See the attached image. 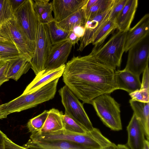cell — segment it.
I'll return each instance as SVG.
<instances>
[{"label": "cell", "instance_id": "obj_39", "mask_svg": "<svg viewBox=\"0 0 149 149\" xmlns=\"http://www.w3.org/2000/svg\"><path fill=\"white\" fill-rule=\"evenodd\" d=\"M85 31V26H81L74 27L72 30L77 36L80 38L84 35Z\"/></svg>", "mask_w": 149, "mask_h": 149}, {"label": "cell", "instance_id": "obj_17", "mask_svg": "<svg viewBox=\"0 0 149 149\" xmlns=\"http://www.w3.org/2000/svg\"><path fill=\"white\" fill-rule=\"evenodd\" d=\"M115 78L117 90H124L129 93L141 88L139 77L124 69L115 71Z\"/></svg>", "mask_w": 149, "mask_h": 149}, {"label": "cell", "instance_id": "obj_48", "mask_svg": "<svg viewBox=\"0 0 149 149\" xmlns=\"http://www.w3.org/2000/svg\"><path fill=\"white\" fill-rule=\"evenodd\" d=\"M7 62L4 61H0V68L5 64Z\"/></svg>", "mask_w": 149, "mask_h": 149}, {"label": "cell", "instance_id": "obj_49", "mask_svg": "<svg viewBox=\"0 0 149 149\" xmlns=\"http://www.w3.org/2000/svg\"><path fill=\"white\" fill-rule=\"evenodd\" d=\"M0 61H6L5 60L3 59V58L2 57H1V56H0Z\"/></svg>", "mask_w": 149, "mask_h": 149}, {"label": "cell", "instance_id": "obj_43", "mask_svg": "<svg viewBox=\"0 0 149 149\" xmlns=\"http://www.w3.org/2000/svg\"><path fill=\"white\" fill-rule=\"evenodd\" d=\"M7 115L4 112L2 107V104L0 105V119L6 118Z\"/></svg>", "mask_w": 149, "mask_h": 149}, {"label": "cell", "instance_id": "obj_12", "mask_svg": "<svg viewBox=\"0 0 149 149\" xmlns=\"http://www.w3.org/2000/svg\"><path fill=\"white\" fill-rule=\"evenodd\" d=\"M73 45L66 40L52 46L46 64L45 71L57 68L65 64Z\"/></svg>", "mask_w": 149, "mask_h": 149}, {"label": "cell", "instance_id": "obj_8", "mask_svg": "<svg viewBox=\"0 0 149 149\" xmlns=\"http://www.w3.org/2000/svg\"><path fill=\"white\" fill-rule=\"evenodd\" d=\"M52 47L47 24L40 23L35 41V48L31 68L37 75L45 69Z\"/></svg>", "mask_w": 149, "mask_h": 149}, {"label": "cell", "instance_id": "obj_5", "mask_svg": "<svg viewBox=\"0 0 149 149\" xmlns=\"http://www.w3.org/2000/svg\"><path fill=\"white\" fill-rule=\"evenodd\" d=\"M91 104L106 126L114 131L122 129L120 105L109 94L98 96L92 100Z\"/></svg>", "mask_w": 149, "mask_h": 149}, {"label": "cell", "instance_id": "obj_26", "mask_svg": "<svg viewBox=\"0 0 149 149\" xmlns=\"http://www.w3.org/2000/svg\"><path fill=\"white\" fill-rule=\"evenodd\" d=\"M113 1L114 0H97L93 6L86 9L87 21L108 10L112 6Z\"/></svg>", "mask_w": 149, "mask_h": 149}, {"label": "cell", "instance_id": "obj_45", "mask_svg": "<svg viewBox=\"0 0 149 149\" xmlns=\"http://www.w3.org/2000/svg\"><path fill=\"white\" fill-rule=\"evenodd\" d=\"M0 42H11L13 43L8 39L0 35Z\"/></svg>", "mask_w": 149, "mask_h": 149}, {"label": "cell", "instance_id": "obj_22", "mask_svg": "<svg viewBox=\"0 0 149 149\" xmlns=\"http://www.w3.org/2000/svg\"><path fill=\"white\" fill-rule=\"evenodd\" d=\"M129 102L134 113L139 120L143 127L147 140L149 139V102H144L130 100Z\"/></svg>", "mask_w": 149, "mask_h": 149}, {"label": "cell", "instance_id": "obj_13", "mask_svg": "<svg viewBox=\"0 0 149 149\" xmlns=\"http://www.w3.org/2000/svg\"><path fill=\"white\" fill-rule=\"evenodd\" d=\"M88 0H53L51 2L54 20L59 22L77 11L87 3Z\"/></svg>", "mask_w": 149, "mask_h": 149}, {"label": "cell", "instance_id": "obj_44", "mask_svg": "<svg viewBox=\"0 0 149 149\" xmlns=\"http://www.w3.org/2000/svg\"><path fill=\"white\" fill-rule=\"evenodd\" d=\"M97 0H88L86 4V9H87L93 6L97 1Z\"/></svg>", "mask_w": 149, "mask_h": 149}, {"label": "cell", "instance_id": "obj_16", "mask_svg": "<svg viewBox=\"0 0 149 149\" xmlns=\"http://www.w3.org/2000/svg\"><path fill=\"white\" fill-rule=\"evenodd\" d=\"M23 146L29 149H92L78 143L64 140L36 141L30 139Z\"/></svg>", "mask_w": 149, "mask_h": 149}, {"label": "cell", "instance_id": "obj_32", "mask_svg": "<svg viewBox=\"0 0 149 149\" xmlns=\"http://www.w3.org/2000/svg\"><path fill=\"white\" fill-rule=\"evenodd\" d=\"M149 90L141 89L129 93L132 99L138 101L149 102Z\"/></svg>", "mask_w": 149, "mask_h": 149}, {"label": "cell", "instance_id": "obj_15", "mask_svg": "<svg viewBox=\"0 0 149 149\" xmlns=\"http://www.w3.org/2000/svg\"><path fill=\"white\" fill-rule=\"evenodd\" d=\"M128 133L127 146L130 149H143L145 140L143 126L133 113L127 127Z\"/></svg>", "mask_w": 149, "mask_h": 149}, {"label": "cell", "instance_id": "obj_29", "mask_svg": "<svg viewBox=\"0 0 149 149\" xmlns=\"http://www.w3.org/2000/svg\"><path fill=\"white\" fill-rule=\"evenodd\" d=\"M48 113V110H45L41 114L29 120L27 124L29 132L32 134L40 130L45 123Z\"/></svg>", "mask_w": 149, "mask_h": 149}, {"label": "cell", "instance_id": "obj_46", "mask_svg": "<svg viewBox=\"0 0 149 149\" xmlns=\"http://www.w3.org/2000/svg\"><path fill=\"white\" fill-rule=\"evenodd\" d=\"M118 149H130L126 145L122 144H118L117 145Z\"/></svg>", "mask_w": 149, "mask_h": 149}, {"label": "cell", "instance_id": "obj_40", "mask_svg": "<svg viewBox=\"0 0 149 149\" xmlns=\"http://www.w3.org/2000/svg\"><path fill=\"white\" fill-rule=\"evenodd\" d=\"M80 39L81 38L77 36L72 31H70L66 38V40L70 42L73 45L78 44Z\"/></svg>", "mask_w": 149, "mask_h": 149}, {"label": "cell", "instance_id": "obj_42", "mask_svg": "<svg viewBox=\"0 0 149 149\" xmlns=\"http://www.w3.org/2000/svg\"><path fill=\"white\" fill-rule=\"evenodd\" d=\"M100 149H118V148L117 145L112 143L111 144L102 148Z\"/></svg>", "mask_w": 149, "mask_h": 149}, {"label": "cell", "instance_id": "obj_36", "mask_svg": "<svg viewBox=\"0 0 149 149\" xmlns=\"http://www.w3.org/2000/svg\"><path fill=\"white\" fill-rule=\"evenodd\" d=\"M4 139V149H29L15 144L9 139L6 134Z\"/></svg>", "mask_w": 149, "mask_h": 149}, {"label": "cell", "instance_id": "obj_2", "mask_svg": "<svg viewBox=\"0 0 149 149\" xmlns=\"http://www.w3.org/2000/svg\"><path fill=\"white\" fill-rule=\"evenodd\" d=\"M59 79L57 78L31 93L22 94L3 104V107L5 111L8 115L19 112L53 99L56 91Z\"/></svg>", "mask_w": 149, "mask_h": 149}, {"label": "cell", "instance_id": "obj_33", "mask_svg": "<svg viewBox=\"0 0 149 149\" xmlns=\"http://www.w3.org/2000/svg\"><path fill=\"white\" fill-rule=\"evenodd\" d=\"M49 0H34L33 8L38 18L44 11L48 7L50 3Z\"/></svg>", "mask_w": 149, "mask_h": 149}, {"label": "cell", "instance_id": "obj_4", "mask_svg": "<svg viewBox=\"0 0 149 149\" xmlns=\"http://www.w3.org/2000/svg\"><path fill=\"white\" fill-rule=\"evenodd\" d=\"M127 32L118 30L106 42L98 48H93L90 53L100 61L115 70L121 65Z\"/></svg>", "mask_w": 149, "mask_h": 149}, {"label": "cell", "instance_id": "obj_41", "mask_svg": "<svg viewBox=\"0 0 149 149\" xmlns=\"http://www.w3.org/2000/svg\"><path fill=\"white\" fill-rule=\"evenodd\" d=\"M5 135L0 130V149H4Z\"/></svg>", "mask_w": 149, "mask_h": 149}, {"label": "cell", "instance_id": "obj_9", "mask_svg": "<svg viewBox=\"0 0 149 149\" xmlns=\"http://www.w3.org/2000/svg\"><path fill=\"white\" fill-rule=\"evenodd\" d=\"M16 22L28 38L34 42L40 24L32 0H26L14 14Z\"/></svg>", "mask_w": 149, "mask_h": 149}, {"label": "cell", "instance_id": "obj_14", "mask_svg": "<svg viewBox=\"0 0 149 149\" xmlns=\"http://www.w3.org/2000/svg\"><path fill=\"white\" fill-rule=\"evenodd\" d=\"M149 14H146L132 28L127 32L124 52H127L134 45L149 36Z\"/></svg>", "mask_w": 149, "mask_h": 149}, {"label": "cell", "instance_id": "obj_27", "mask_svg": "<svg viewBox=\"0 0 149 149\" xmlns=\"http://www.w3.org/2000/svg\"><path fill=\"white\" fill-rule=\"evenodd\" d=\"M64 130L79 134H85L88 131L73 119L65 114L62 116Z\"/></svg>", "mask_w": 149, "mask_h": 149}, {"label": "cell", "instance_id": "obj_37", "mask_svg": "<svg viewBox=\"0 0 149 149\" xmlns=\"http://www.w3.org/2000/svg\"><path fill=\"white\" fill-rule=\"evenodd\" d=\"M143 73V79L142 82L141 83V89H146L149 90V75L148 66L146 67Z\"/></svg>", "mask_w": 149, "mask_h": 149}, {"label": "cell", "instance_id": "obj_10", "mask_svg": "<svg viewBox=\"0 0 149 149\" xmlns=\"http://www.w3.org/2000/svg\"><path fill=\"white\" fill-rule=\"evenodd\" d=\"M148 36L130 48L124 69L140 77L148 66L149 57Z\"/></svg>", "mask_w": 149, "mask_h": 149}, {"label": "cell", "instance_id": "obj_3", "mask_svg": "<svg viewBox=\"0 0 149 149\" xmlns=\"http://www.w3.org/2000/svg\"><path fill=\"white\" fill-rule=\"evenodd\" d=\"M30 139L36 141L64 140L71 142L92 149H100L104 146L105 139L100 130L94 128L85 134H79L65 130L40 136L31 134Z\"/></svg>", "mask_w": 149, "mask_h": 149}, {"label": "cell", "instance_id": "obj_18", "mask_svg": "<svg viewBox=\"0 0 149 149\" xmlns=\"http://www.w3.org/2000/svg\"><path fill=\"white\" fill-rule=\"evenodd\" d=\"M64 64L55 69L45 72L44 70L39 73L26 88L22 95L31 93L52 80L61 77L65 67Z\"/></svg>", "mask_w": 149, "mask_h": 149}, {"label": "cell", "instance_id": "obj_35", "mask_svg": "<svg viewBox=\"0 0 149 149\" xmlns=\"http://www.w3.org/2000/svg\"><path fill=\"white\" fill-rule=\"evenodd\" d=\"M8 64V62H7L0 68V86L4 83L8 81L9 79L7 76Z\"/></svg>", "mask_w": 149, "mask_h": 149}, {"label": "cell", "instance_id": "obj_20", "mask_svg": "<svg viewBox=\"0 0 149 149\" xmlns=\"http://www.w3.org/2000/svg\"><path fill=\"white\" fill-rule=\"evenodd\" d=\"M63 112L52 108L49 111L48 115L41 129L31 134L40 136L45 135L52 132L64 130L62 119Z\"/></svg>", "mask_w": 149, "mask_h": 149}, {"label": "cell", "instance_id": "obj_38", "mask_svg": "<svg viewBox=\"0 0 149 149\" xmlns=\"http://www.w3.org/2000/svg\"><path fill=\"white\" fill-rule=\"evenodd\" d=\"M26 0H10L12 11L14 15Z\"/></svg>", "mask_w": 149, "mask_h": 149}, {"label": "cell", "instance_id": "obj_34", "mask_svg": "<svg viewBox=\"0 0 149 149\" xmlns=\"http://www.w3.org/2000/svg\"><path fill=\"white\" fill-rule=\"evenodd\" d=\"M52 6L50 3L48 7L38 17L40 23L47 24L53 21L54 19L52 15Z\"/></svg>", "mask_w": 149, "mask_h": 149}, {"label": "cell", "instance_id": "obj_30", "mask_svg": "<svg viewBox=\"0 0 149 149\" xmlns=\"http://www.w3.org/2000/svg\"><path fill=\"white\" fill-rule=\"evenodd\" d=\"M14 17L10 0H0V27Z\"/></svg>", "mask_w": 149, "mask_h": 149}, {"label": "cell", "instance_id": "obj_25", "mask_svg": "<svg viewBox=\"0 0 149 149\" xmlns=\"http://www.w3.org/2000/svg\"><path fill=\"white\" fill-rule=\"evenodd\" d=\"M116 29V22L109 19L94 38L92 43L94 45L93 48H98L102 45L109 36Z\"/></svg>", "mask_w": 149, "mask_h": 149}, {"label": "cell", "instance_id": "obj_6", "mask_svg": "<svg viewBox=\"0 0 149 149\" xmlns=\"http://www.w3.org/2000/svg\"><path fill=\"white\" fill-rule=\"evenodd\" d=\"M0 35L8 39L15 46L20 55L31 61L35 42L31 41L17 23L14 17L0 27Z\"/></svg>", "mask_w": 149, "mask_h": 149}, {"label": "cell", "instance_id": "obj_24", "mask_svg": "<svg viewBox=\"0 0 149 149\" xmlns=\"http://www.w3.org/2000/svg\"><path fill=\"white\" fill-rule=\"evenodd\" d=\"M50 41L52 46L66 40L70 31L61 28L54 19L47 24Z\"/></svg>", "mask_w": 149, "mask_h": 149}, {"label": "cell", "instance_id": "obj_28", "mask_svg": "<svg viewBox=\"0 0 149 149\" xmlns=\"http://www.w3.org/2000/svg\"><path fill=\"white\" fill-rule=\"evenodd\" d=\"M20 55L15 45L12 43L0 42V56L8 62Z\"/></svg>", "mask_w": 149, "mask_h": 149}, {"label": "cell", "instance_id": "obj_31", "mask_svg": "<svg viewBox=\"0 0 149 149\" xmlns=\"http://www.w3.org/2000/svg\"><path fill=\"white\" fill-rule=\"evenodd\" d=\"M128 0H114L109 19L115 21Z\"/></svg>", "mask_w": 149, "mask_h": 149}, {"label": "cell", "instance_id": "obj_21", "mask_svg": "<svg viewBox=\"0 0 149 149\" xmlns=\"http://www.w3.org/2000/svg\"><path fill=\"white\" fill-rule=\"evenodd\" d=\"M8 67L7 76L9 79L17 81L24 74L26 73L31 67V61L22 55L8 61Z\"/></svg>", "mask_w": 149, "mask_h": 149}, {"label": "cell", "instance_id": "obj_47", "mask_svg": "<svg viewBox=\"0 0 149 149\" xmlns=\"http://www.w3.org/2000/svg\"><path fill=\"white\" fill-rule=\"evenodd\" d=\"M143 149H149V143L148 140L146 139L145 140Z\"/></svg>", "mask_w": 149, "mask_h": 149}, {"label": "cell", "instance_id": "obj_1", "mask_svg": "<svg viewBox=\"0 0 149 149\" xmlns=\"http://www.w3.org/2000/svg\"><path fill=\"white\" fill-rule=\"evenodd\" d=\"M62 75L65 85L83 103L91 104L98 96L117 90L115 70L91 53L74 56L66 63Z\"/></svg>", "mask_w": 149, "mask_h": 149}, {"label": "cell", "instance_id": "obj_19", "mask_svg": "<svg viewBox=\"0 0 149 149\" xmlns=\"http://www.w3.org/2000/svg\"><path fill=\"white\" fill-rule=\"evenodd\" d=\"M138 5V0H128L116 20L118 30L127 32L129 30Z\"/></svg>", "mask_w": 149, "mask_h": 149}, {"label": "cell", "instance_id": "obj_11", "mask_svg": "<svg viewBox=\"0 0 149 149\" xmlns=\"http://www.w3.org/2000/svg\"><path fill=\"white\" fill-rule=\"evenodd\" d=\"M112 7L104 13L87 21L85 24V32L81 38L80 43L77 51L82 52L86 46L92 43L97 34L109 19Z\"/></svg>", "mask_w": 149, "mask_h": 149}, {"label": "cell", "instance_id": "obj_7", "mask_svg": "<svg viewBox=\"0 0 149 149\" xmlns=\"http://www.w3.org/2000/svg\"><path fill=\"white\" fill-rule=\"evenodd\" d=\"M65 113L83 126L88 131L93 129L92 124L86 113L83 104L66 85L58 91Z\"/></svg>", "mask_w": 149, "mask_h": 149}, {"label": "cell", "instance_id": "obj_23", "mask_svg": "<svg viewBox=\"0 0 149 149\" xmlns=\"http://www.w3.org/2000/svg\"><path fill=\"white\" fill-rule=\"evenodd\" d=\"M86 4L64 19L57 22L58 26L63 30L68 31H71L76 26H85L87 21L86 14Z\"/></svg>", "mask_w": 149, "mask_h": 149}]
</instances>
